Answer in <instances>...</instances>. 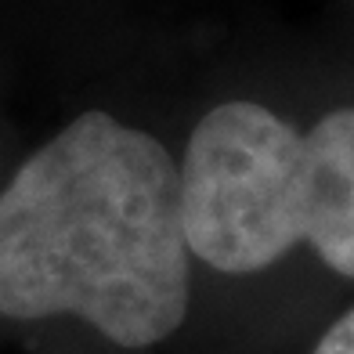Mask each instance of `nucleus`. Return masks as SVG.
<instances>
[{
  "mask_svg": "<svg viewBox=\"0 0 354 354\" xmlns=\"http://www.w3.org/2000/svg\"><path fill=\"white\" fill-rule=\"evenodd\" d=\"M181 167L102 109L33 152L0 196V315H76L152 347L188 315Z\"/></svg>",
  "mask_w": 354,
  "mask_h": 354,
  "instance_id": "f257e3e1",
  "label": "nucleus"
},
{
  "mask_svg": "<svg viewBox=\"0 0 354 354\" xmlns=\"http://www.w3.org/2000/svg\"><path fill=\"white\" fill-rule=\"evenodd\" d=\"M188 250L228 275H250L308 243L354 279V109L297 131L257 102L210 109L181 163Z\"/></svg>",
  "mask_w": 354,
  "mask_h": 354,
  "instance_id": "f03ea898",
  "label": "nucleus"
},
{
  "mask_svg": "<svg viewBox=\"0 0 354 354\" xmlns=\"http://www.w3.org/2000/svg\"><path fill=\"white\" fill-rule=\"evenodd\" d=\"M311 354H354V311L333 322V329L318 340Z\"/></svg>",
  "mask_w": 354,
  "mask_h": 354,
  "instance_id": "7ed1b4c3",
  "label": "nucleus"
}]
</instances>
